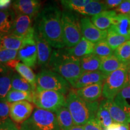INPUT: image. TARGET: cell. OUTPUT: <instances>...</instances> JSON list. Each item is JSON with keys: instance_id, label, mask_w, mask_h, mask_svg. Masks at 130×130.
Here are the masks:
<instances>
[{"instance_id": "obj_1", "label": "cell", "mask_w": 130, "mask_h": 130, "mask_svg": "<svg viewBox=\"0 0 130 130\" xmlns=\"http://www.w3.org/2000/svg\"><path fill=\"white\" fill-rule=\"evenodd\" d=\"M37 17L35 28L50 46L58 50L64 48L60 9L55 5H49L39 13Z\"/></svg>"}, {"instance_id": "obj_2", "label": "cell", "mask_w": 130, "mask_h": 130, "mask_svg": "<svg viewBox=\"0 0 130 130\" xmlns=\"http://www.w3.org/2000/svg\"><path fill=\"white\" fill-rule=\"evenodd\" d=\"M48 67L57 73L72 84L82 75L80 58L68 54L66 49H59L53 51Z\"/></svg>"}, {"instance_id": "obj_3", "label": "cell", "mask_w": 130, "mask_h": 130, "mask_svg": "<svg viewBox=\"0 0 130 130\" xmlns=\"http://www.w3.org/2000/svg\"><path fill=\"white\" fill-rule=\"evenodd\" d=\"M99 105L98 101L88 102L83 100L74 90H70L66 98V107L72 115L75 125L83 126L96 118Z\"/></svg>"}, {"instance_id": "obj_4", "label": "cell", "mask_w": 130, "mask_h": 130, "mask_svg": "<svg viewBox=\"0 0 130 130\" xmlns=\"http://www.w3.org/2000/svg\"><path fill=\"white\" fill-rule=\"evenodd\" d=\"M20 130H60V128L56 113L36 108L31 116L21 124Z\"/></svg>"}, {"instance_id": "obj_5", "label": "cell", "mask_w": 130, "mask_h": 130, "mask_svg": "<svg viewBox=\"0 0 130 130\" xmlns=\"http://www.w3.org/2000/svg\"><path fill=\"white\" fill-rule=\"evenodd\" d=\"M66 96L60 92L36 88L32 93V103L38 108L56 113L66 106Z\"/></svg>"}, {"instance_id": "obj_6", "label": "cell", "mask_w": 130, "mask_h": 130, "mask_svg": "<svg viewBox=\"0 0 130 130\" xmlns=\"http://www.w3.org/2000/svg\"><path fill=\"white\" fill-rule=\"evenodd\" d=\"M128 63L122 66L110 74L103 83L102 96L105 100L114 101L119 92L127 84Z\"/></svg>"}, {"instance_id": "obj_7", "label": "cell", "mask_w": 130, "mask_h": 130, "mask_svg": "<svg viewBox=\"0 0 130 130\" xmlns=\"http://www.w3.org/2000/svg\"><path fill=\"white\" fill-rule=\"evenodd\" d=\"M36 88L42 90H53L67 94L70 84L60 75L48 69L42 70L36 76Z\"/></svg>"}, {"instance_id": "obj_8", "label": "cell", "mask_w": 130, "mask_h": 130, "mask_svg": "<svg viewBox=\"0 0 130 130\" xmlns=\"http://www.w3.org/2000/svg\"><path fill=\"white\" fill-rule=\"evenodd\" d=\"M63 38L65 46L72 48L75 46L83 37L81 33L80 21L71 11L62 12Z\"/></svg>"}, {"instance_id": "obj_9", "label": "cell", "mask_w": 130, "mask_h": 130, "mask_svg": "<svg viewBox=\"0 0 130 130\" xmlns=\"http://www.w3.org/2000/svg\"><path fill=\"white\" fill-rule=\"evenodd\" d=\"M18 58L31 68L37 63V51L35 39V28L23 38L22 45L18 50Z\"/></svg>"}, {"instance_id": "obj_10", "label": "cell", "mask_w": 130, "mask_h": 130, "mask_svg": "<svg viewBox=\"0 0 130 130\" xmlns=\"http://www.w3.org/2000/svg\"><path fill=\"white\" fill-rule=\"evenodd\" d=\"M33 105L27 101L10 104L9 116L14 123H24L31 116L34 111Z\"/></svg>"}, {"instance_id": "obj_11", "label": "cell", "mask_w": 130, "mask_h": 130, "mask_svg": "<svg viewBox=\"0 0 130 130\" xmlns=\"http://www.w3.org/2000/svg\"><path fill=\"white\" fill-rule=\"evenodd\" d=\"M80 26L83 37L93 43L106 39L107 30H101L92 23L89 18L80 19Z\"/></svg>"}, {"instance_id": "obj_12", "label": "cell", "mask_w": 130, "mask_h": 130, "mask_svg": "<svg viewBox=\"0 0 130 130\" xmlns=\"http://www.w3.org/2000/svg\"><path fill=\"white\" fill-rule=\"evenodd\" d=\"M35 39L37 51V63L41 67H48L53 53L51 46L35 28Z\"/></svg>"}, {"instance_id": "obj_13", "label": "cell", "mask_w": 130, "mask_h": 130, "mask_svg": "<svg viewBox=\"0 0 130 130\" xmlns=\"http://www.w3.org/2000/svg\"><path fill=\"white\" fill-rule=\"evenodd\" d=\"M41 3L37 0H18L12 3V9L18 14H24L31 17L37 16Z\"/></svg>"}, {"instance_id": "obj_14", "label": "cell", "mask_w": 130, "mask_h": 130, "mask_svg": "<svg viewBox=\"0 0 130 130\" xmlns=\"http://www.w3.org/2000/svg\"><path fill=\"white\" fill-rule=\"evenodd\" d=\"M32 19V18L31 16L24 14L16 15L12 30L10 32L22 38L27 36L35 28V27L31 25Z\"/></svg>"}, {"instance_id": "obj_15", "label": "cell", "mask_w": 130, "mask_h": 130, "mask_svg": "<svg viewBox=\"0 0 130 130\" xmlns=\"http://www.w3.org/2000/svg\"><path fill=\"white\" fill-rule=\"evenodd\" d=\"M107 77L100 71L84 72L71 86L74 89H79L92 84L104 82Z\"/></svg>"}, {"instance_id": "obj_16", "label": "cell", "mask_w": 130, "mask_h": 130, "mask_svg": "<svg viewBox=\"0 0 130 130\" xmlns=\"http://www.w3.org/2000/svg\"><path fill=\"white\" fill-rule=\"evenodd\" d=\"M103 83L101 82L77 89L76 93L83 100L88 102H95L102 95Z\"/></svg>"}, {"instance_id": "obj_17", "label": "cell", "mask_w": 130, "mask_h": 130, "mask_svg": "<svg viewBox=\"0 0 130 130\" xmlns=\"http://www.w3.org/2000/svg\"><path fill=\"white\" fill-rule=\"evenodd\" d=\"M104 102L114 122L121 124L130 123V115L119 107L114 101L104 100Z\"/></svg>"}, {"instance_id": "obj_18", "label": "cell", "mask_w": 130, "mask_h": 130, "mask_svg": "<svg viewBox=\"0 0 130 130\" xmlns=\"http://www.w3.org/2000/svg\"><path fill=\"white\" fill-rule=\"evenodd\" d=\"M110 29L118 35L130 36V14H118L113 19Z\"/></svg>"}, {"instance_id": "obj_19", "label": "cell", "mask_w": 130, "mask_h": 130, "mask_svg": "<svg viewBox=\"0 0 130 130\" xmlns=\"http://www.w3.org/2000/svg\"><path fill=\"white\" fill-rule=\"evenodd\" d=\"M117 14L115 10H105L100 14L92 16L90 20L97 28L101 30H107L112 25L113 19Z\"/></svg>"}, {"instance_id": "obj_20", "label": "cell", "mask_w": 130, "mask_h": 130, "mask_svg": "<svg viewBox=\"0 0 130 130\" xmlns=\"http://www.w3.org/2000/svg\"><path fill=\"white\" fill-rule=\"evenodd\" d=\"M95 43H92L83 37L75 46L72 48H66V51L69 54L81 58L87 55L93 54Z\"/></svg>"}, {"instance_id": "obj_21", "label": "cell", "mask_w": 130, "mask_h": 130, "mask_svg": "<svg viewBox=\"0 0 130 130\" xmlns=\"http://www.w3.org/2000/svg\"><path fill=\"white\" fill-rule=\"evenodd\" d=\"M23 38L9 32L0 34V49L18 51L22 45Z\"/></svg>"}, {"instance_id": "obj_22", "label": "cell", "mask_w": 130, "mask_h": 130, "mask_svg": "<svg viewBox=\"0 0 130 130\" xmlns=\"http://www.w3.org/2000/svg\"><path fill=\"white\" fill-rule=\"evenodd\" d=\"M16 16V14L13 9L0 10V34L10 32Z\"/></svg>"}, {"instance_id": "obj_23", "label": "cell", "mask_w": 130, "mask_h": 130, "mask_svg": "<svg viewBox=\"0 0 130 130\" xmlns=\"http://www.w3.org/2000/svg\"><path fill=\"white\" fill-rule=\"evenodd\" d=\"M101 63L100 71L105 76L108 77L111 73L118 69L122 64L115 54L101 58Z\"/></svg>"}, {"instance_id": "obj_24", "label": "cell", "mask_w": 130, "mask_h": 130, "mask_svg": "<svg viewBox=\"0 0 130 130\" xmlns=\"http://www.w3.org/2000/svg\"><path fill=\"white\" fill-rule=\"evenodd\" d=\"M55 113L60 130H69L75 125L72 115L66 106L61 107Z\"/></svg>"}, {"instance_id": "obj_25", "label": "cell", "mask_w": 130, "mask_h": 130, "mask_svg": "<svg viewBox=\"0 0 130 130\" xmlns=\"http://www.w3.org/2000/svg\"><path fill=\"white\" fill-rule=\"evenodd\" d=\"M83 72H94L100 71L101 59L95 54H91L80 58Z\"/></svg>"}, {"instance_id": "obj_26", "label": "cell", "mask_w": 130, "mask_h": 130, "mask_svg": "<svg viewBox=\"0 0 130 130\" xmlns=\"http://www.w3.org/2000/svg\"><path fill=\"white\" fill-rule=\"evenodd\" d=\"M114 102L130 115V84L125 86L115 97Z\"/></svg>"}, {"instance_id": "obj_27", "label": "cell", "mask_w": 130, "mask_h": 130, "mask_svg": "<svg viewBox=\"0 0 130 130\" xmlns=\"http://www.w3.org/2000/svg\"><path fill=\"white\" fill-rule=\"evenodd\" d=\"M105 10H108L104 1L101 2L100 1L90 0V3L82 9L79 10L77 12L83 15L93 16L100 14V13Z\"/></svg>"}, {"instance_id": "obj_28", "label": "cell", "mask_w": 130, "mask_h": 130, "mask_svg": "<svg viewBox=\"0 0 130 130\" xmlns=\"http://www.w3.org/2000/svg\"><path fill=\"white\" fill-rule=\"evenodd\" d=\"M11 90H15L23 92H33L36 89V87L32 85L27 80L23 78L18 74H12L11 79Z\"/></svg>"}, {"instance_id": "obj_29", "label": "cell", "mask_w": 130, "mask_h": 130, "mask_svg": "<svg viewBox=\"0 0 130 130\" xmlns=\"http://www.w3.org/2000/svg\"><path fill=\"white\" fill-rule=\"evenodd\" d=\"M96 119L100 123L104 129L114 123L109 111L105 106L104 100L100 103Z\"/></svg>"}, {"instance_id": "obj_30", "label": "cell", "mask_w": 130, "mask_h": 130, "mask_svg": "<svg viewBox=\"0 0 130 130\" xmlns=\"http://www.w3.org/2000/svg\"><path fill=\"white\" fill-rule=\"evenodd\" d=\"M32 93L33 92L11 90L6 96L5 101L9 104L22 101H27L28 102H32Z\"/></svg>"}, {"instance_id": "obj_31", "label": "cell", "mask_w": 130, "mask_h": 130, "mask_svg": "<svg viewBox=\"0 0 130 130\" xmlns=\"http://www.w3.org/2000/svg\"><path fill=\"white\" fill-rule=\"evenodd\" d=\"M15 71L25 80L36 87V76L31 68L23 63L19 62L16 64Z\"/></svg>"}, {"instance_id": "obj_32", "label": "cell", "mask_w": 130, "mask_h": 130, "mask_svg": "<svg viewBox=\"0 0 130 130\" xmlns=\"http://www.w3.org/2000/svg\"><path fill=\"white\" fill-rule=\"evenodd\" d=\"M129 40H130V36H123L118 35L110 29L107 30L106 40L108 44L114 51L119 46Z\"/></svg>"}, {"instance_id": "obj_33", "label": "cell", "mask_w": 130, "mask_h": 130, "mask_svg": "<svg viewBox=\"0 0 130 130\" xmlns=\"http://www.w3.org/2000/svg\"><path fill=\"white\" fill-rule=\"evenodd\" d=\"M12 73L10 72L0 75V101H5L6 96L12 89Z\"/></svg>"}, {"instance_id": "obj_34", "label": "cell", "mask_w": 130, "mask_h": 130, "mask_svg": "<svg viewBox=\"0 0 130 130\" xmlns=\"http://www.w3.org/2000/svg\"><path fill=\"white\" fill-rule=\"evenodd\" d=\"M114 54L122 63L130 62V40L123 43L114 51Z\"/></svg>"}, {"instance_id": "obj_35", "label": "cell", "mask_w": 130, "mask_h": 130, "mask_svg": "<svg viewBox=\"0 0 130 130\" xmlns=\"http://www.w3.org/2000/svg\"><path fill=\"white\" fill-rule=\"evenodd\" d=\"M93 54L100 57H105L114 54V51L107 43L106 39L95 43Z\"/></svg>"}, {"instance_id": "obj_36", "label": "cell", "mask_w": 130, "mask_h": 130, "mask_svg": "<svg viewBox=\"0 0 130 130\" xmlns=\"http://www.w3.org/2000/svg\"><path fill=\"white\" fill-rule=\"evenodd\" d=\"M90 1V0H62L61 4L68 10L78 12Z\"/></svg>"}, {"instance_id": "obj_37", "label": "cell", "mask_w": 130, "mask_h": 130, "mask_svg": "<svg viewBox=\"0 0 130 130\" xmlns=\"http://www.w3.org/2000/svg\"><path fill=\"white\" fill-rule=\"evenodd\" d=\"M18 51L16 50L0 49V62L5 65L9 61L18 59Z\"/></svg>"}, {"instance_id": "obj_38", "label": "cell", "mask_w": 130, "mask_h": 130, "mask_svg": "<svg viewBox=\"0 0 130 130\" xmlns=\"http://www.w3.org/2000/svg\"><path fill=\"white\" fill-rule=\"evenodd\" d=\"M10 104L6 101H0V123L9 118Z\"/></svg>"}, {"instance_id": "obj_39", "label": "cell", "mask_w": 130, "mask_h": 130, "mask_svg": "<svg viewBox=\"0 0 130 130\" xmlns=\"http://www.w3.org/2000/svg\"><path fill=\"white\" fill-rule=\"evenodd\" d=\"M115 10L116 13H119V14H130V1H122Z\"/></svg>"}, {"instance_id": "obj_40", "label": "cell", "mask_w": 130, "mask_h": 130, "mask_svg": "<svg viewBox=\"0 0 130 130\" xmlns=\"http://www.w3.org/2000/svg\"><path fill=\"white\" fill-rule=\"evenodd\" d=\"M83 127L84 130H104L101 125L96 118L89 121L83 125Z\"/></svg>"}, {"instance_id": "obj_41", "label": "cell", "mask_w": 130, "mask_h": 130, "mask_svg": "<svg viewBox=\"0 0 130 130\" xmlns=\"http://www.w3.org/2000/svg\"><path fill=\"white\" fill-rule=\"evenodd\" d=\"M0 130H20L10 118L0 123Z\"/></svg>"}, {"instance_id": "obj_42", "label": "cell", "mask_w": 130, "mask_h": 130, "mask_svg": "<svg viewBox=\"0 0 130 130\" xmlns=\"http://www.w3.org/2000/svg\"><path fill=\"white\" fill-rule=\"evenodd\" d=\"M122 2V0H107V1H104L107 6V10L114 9V8L116 9Z\"/></svg>"}, {"instance_id": "obj_43", "label": "cell", "mask_w": 130, "mask_h": 130, "mask_svg": "<svg viewBox=\"0 0 130 130\" xmlns=\"http://www.w3.org/2000/svg\"><path fill=\"white\" fill-rule=\"evenodd\" d=\"M11 3L12 1L10 0H0V10L9 9Z\"/></svg>"}, {"instance_id": "obj_44", "label": "cell", "mask_w": 130, "mask_h": 130, "mask_svg": "<svg viewBox=\"0 0 130 130\" xmlns=\"http://www.w3.org/2000/svg\"><path fill=\"white\" fill-rule=\"evenodd\" d=\"M9 70L8 68L5 66L4 64H3L0 62V75L1 74H4L6 73L9 72Z\"/></svg>"}, {"instance_id": "obj_45", "label": "cell", "mask_w": 130, "mask_h": 130, "mask_svg": "<svg viewBox=\"0 0 130 130\" xmlns=\"http://www.w3.org/2000/svg\"><path fill=\"white\" fill-rule=\"evenodd\" d=\"M69 130H84L83 126H78V125H74Z\"/></svg>"}]
</instances>
